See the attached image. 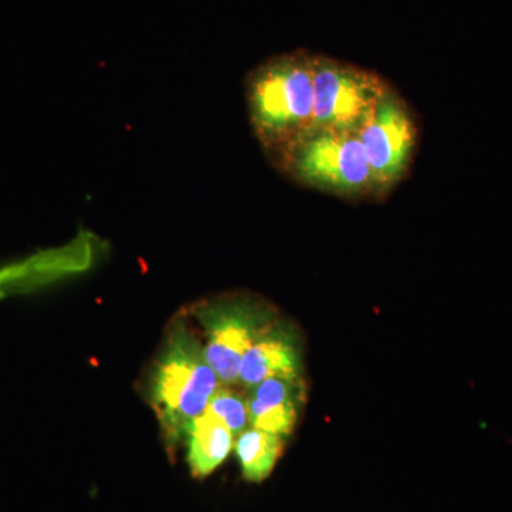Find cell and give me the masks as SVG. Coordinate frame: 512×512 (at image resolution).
Returning a JSON list of instances; mask_svg holds the SVG:
<instances>
[{"instance_id":"8fae6325","label":"cell","mask_w":512,"mask_h":512,"mask_svg":"<svg viewBox=\"0 0 512 512\" xmlns=\"http://www.w3.org/2000/svg\"><path fill=\"white\" fill-rule=\"evenodd\" d=\"M207 410L220 419L234 436L248 429V400L235 390L218 387L217 392L212 394Z\"/></svg>"},{"instance_id":"6da1fadb","label":"cell","mask_w":512,"mask_h":512,"mask_svg":"<svg viewBox=\"0 0 512 512\" xmlns=\"http://www.w3.org/2000/svg\"><path fill=\"white\" fill-rule=\"evenodd\" d=\"M269 158L303 187L352 201L383 200L357 134L308 130Z\"/></svg>"},{"instance_id":"8992f818","label":"cell","mask_w":512,"mask_h":512,"mask_svg":"<svg viewBox=\"0 0 512 512\" xmlns=\"http://www.w3.org/2000/svg\"><path fill=\"white\" fill-rule=\"evenodd\" d=\"M383 198L402 183L412 167L419 141L416 117L407 101L389 87L357 133Z\"/></svg>"},{"instance_id":"5b68a950","label":"cell","mask_w":512,"mask_h":512,"mask_svg":"<svg viewBox=\"0 0 512 512\" xmlns=\"http://www.w3.org/2000/svg\"><path fill=\"white\" fill-rule=\"evenodd\" d=\"M195 318L204 329V355L220 383H238L245 353L274 322L269 306L251 296H225L201 303Z\"/></svg>"},{"instance_id":"3957f363","label":"cell","mask_w":512,"mask_h":512,"mask_svg":"<svg viewBox=\"0 0 512 512\" xmlns=\"http://www.w3.org/2000/svg\"><path fill=\"white\" fill-rule=\"evenodd\" d=\"M220 384L205 359L200 340L183 322L177 323L158 357L150 383V402L168 446L175 447L184 439L192 421L207 410Z\"/></svg>"},{"instance_id":"30bf717a","label":"cell","mask_w":512,"mask_h":512,"mask_svg":"<svg viewBox=\"0 0 512 512\" xmlns=\"http://www.w3.org/2000/svg\"><path fill=\"white\" fill-rule=\"evenodd\" d=\"M234 447L242 476L251 483H261L269 477L281 457L284 437L251 427L239 434Z\"/></svg>"},{"instance_id":"ba28073f","label":"cell","mask_w":512,"mask_h":512,"mask_svg":"<svg viewBox=\"0 0 512 512\" xmlns=\"http://www.w3.org/2000/svg\"><path fill=\"white\" fill-rule=\"evenodd\" d=\"M303 383L289 377H269L251 390L249 424L255 429L289 436L298 420L299 404L305 399Z\"/></svg>"},{"instance_id":"9c48e42d","label":"cell","mask_w":512,"mask_h":512,"mask_svg":"<svg viewBox=\"0 0 512 512\" xmlns=\"http://www.w3.org/2000/svg\"><path fill=\"white\" fill-rule=\"evenodd\" d=\"M187 460L195 477H207L227 460L234 448V433L205 410L192 421L184 437Z\"/></svg>"},{"instance_id":"52a82bcc","label":"cell","mask_w":512,"mask_h":512,"mask_svg":"<svg viewBox=\"0 0 512 512\" xmlns=\"http://www.w3.org/2000/svg\"><path fill=\"white\" fill-rule=\"evenodd\" d=\"M301 370V350L295 332L272 323L245 353L238 383L252 390L269 377L299 379Z\"/></svg>"},{"instance_id":"7a4b0ae2","label":"cell","mask_w":512,"mask_h":512,"mask_svg":"<svg viewBox=\"0 0 512 512\" xmlns=\"http://www.w3.org/2000/svg\"><path fill=\"white\" fill-rule=\"evenodd\" d=\"M247 101L252 130L269 157L311 128L313 56L295 53L256 67Z\"/></svg>"},{"instance_id":"277c9868","label":"cell","mask_w":512,"mask_h":512,"mask_svg":"<svg viewBox=\"0 0 512 512\" xmlns=\"http://www.w3.org/2000/svg\"><path fill=\"white\" fill-rule=\"evenodd\" d=\"M390 84L379 74L313 56V116L309 130L359 133Z\"/></svg>"}]
</instances>
